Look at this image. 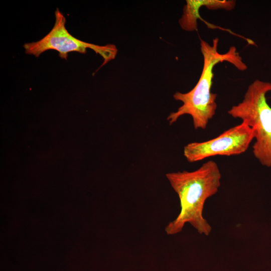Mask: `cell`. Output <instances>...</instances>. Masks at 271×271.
<instances>
[{
    "label": "cell",
    "mask_w": 271,
    "mask_h": 271,
    "mask_svg": "<svg viewBox=\"0 0 271 271\" xmlns=\"http://www.w3.org/2000/svg\"><path fill=\"white\" fill-rule=\"evenodd\" d=\"M166 177L180 204L179 214L165 227L166 233H178L189 223L200 234L209 235L212 228L202 213L206 200L215 194L220 186L221 175L217 164L209 160L195 171L168 173Z\"/></svg>",
    "instance_id": "cell-1"
},
{
    "label": "cell",
    "mask_w": 271,
    "mask_h": 271,
    "mask_svg": "<svg viewBox=\"0 0 271 271\" xmlns=\"http://www.w3.org/2000/svg\"><path fill=\"white\" fill-rule=\"evenodd\" d=\"M219 39L215 38L212 44L200 39V50L203 57V65L201 76L194 88L186 93L177 92L174 98L182 102L176 111L167 117L170 125L176 122L183 115H189L193 120L195 129H204L215 114L217 95L211 92L214 76L213 69L220 62L227 61L239 70L247 69L241 57L234 46L220 54L218 51Z\"/></svg>",
    "instance_id": "cell-2"
},
{
    "label": "cell",
    "mask_w": 271,
    "mask_h": 271,
    "mask_svg": "<svg viewBox=\"0 0 271 271\" xmlns=\"http://www.w3.org/2000/svg\"><path fill=\"white\" fill-rule=\"evenodd\" d=\"M270 91V82L255 80L248 86L242 101L228 110L232 117L253 129V154L267 167H271V107L266 95Z\"/></svg>",
    "instance_id": "cell-3"
},
{
    "label": "cell",
    "mask_w": 271,
    "mask_h": 271,
    "mask_svg": "<svg viewBox=\"0 0 271 271\" xmlns=\"http://www.w3.org/2000/svg\"><path fill=\"white\" fill-rule=\"evenodd\" d=\"M55 15V22L49 33L38 41L24 45L26 54L38 57L46 51L54 50L59 52L60 57L67 59L69 52L85 54L87 49H91L103 59L101 66L115 58L117 49L115 45L99 46L81 41L68 32L65 27V17L58 8L56 9Z\"/></svg>",
    "instance_id": "cell-4"
},
{
    "label": "cell",
    "mask_w": 271,
    "mask_h": 271,
    "mask_svg": "<svg viewBox=\"0 0 271 271\" xmlns=\"http://www.w3.org/2000/svg\"><path fill=\"white\" fill-rule=\"evenodd\" d=\"M253 139V129L242 122L211 140L188 144L183 155L190 163L216 156L238 155L246 152Z\"/></svg>",
    "instance_id": "cell-5"
},
{
    "label": "cell",
    "mask_w": 271,
    "mask_h": 271,
    "mask_svg": "<svg viewBox=\"0 0 271 271\" xmlns=\"http://www.w3.org/2000/svg\"><path fill=\"white\" fill-rule=\"evenodd\" d=\"M236 2L232 0H187L183 11V15L179 23L184 31L192 32L197 30V20L201 19L200 9L206 7L209 10L224 9L232 10Z\"/></svg>",
    "instance_id": "cell-6"
}]
</instances>
